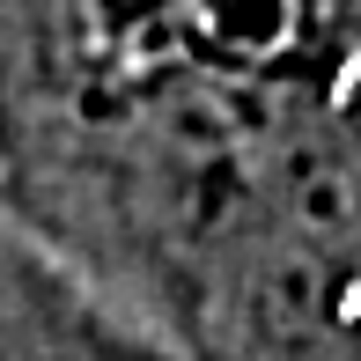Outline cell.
<instances>
[{
    "instance_id": "6da1fadb",
    "label": "cell",
    "mask_w": 361,
    "mask_h": 361,
    "mask_svg": "<svg viewBox=\"0 0 361 361\" xmlns=\"http://www.w3.org/2000/svg\"><path fill=\"white\" fill-rule=\"evenodd\" d=\"M30 59L89 147L140 140L177 177L243 185L361 74V0H44Z\"/></svg>"
}]
</instances>
